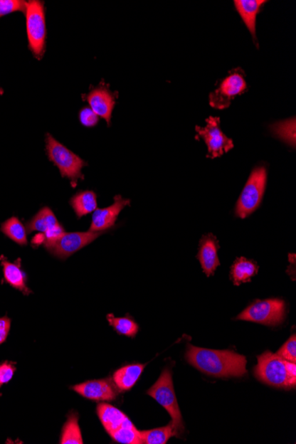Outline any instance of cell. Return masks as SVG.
I'll list each match as a JSON object with an SVG mask.
<instances>
[{
    "label": "cell",
    "instance_id": "obj_18",
    "mask_svg": "<svg viewBox=\"0 0 296 444\" xmlns=\"http://www.w3.org/2000/svg\"><path fill=\"white\" fill-rule=\"evenodd\" d=\"M266 2L263 1V0H236L233 2L241 19L246 24L248 30L250 31L256 46L258 45V41H256L255 34L256 16H258V14L261 11V7Z\"/></svg>",
    "mask_w": 296,
    "mask_h": 444
},
{
    "label": "cell",
    "instance_id": "obj_15",
    "mask_svg": "<svg viewBox=\"0 0 296 444\" xmlns=\"http://www.w3.org/2000/svg\"><path fill=\"white\" fill-rule=\"evenodd\" d=\"M219 248L218 240L212 233H208L201 238L199 244L197 258L201 263L204 273L208 277L214 275L216 268L220 265L218 255Z\"/></svg>",
    "mask_w": 296,
    "mask_h": 444
},
{
    "label": "cell",
    "instance_id": "obj_3",
    "mask_svg": "<svg viewBox=\"0 0 296 444\" xmlns=\"http://www.w3.org/2000/svg\"><path fill=\"white\" fill-rule=\"evenodd\" d=\"M46 153L49 160L53 162L63 178L70 180L72 186H77L79 179H84L82 169L88 165L78 154L60 143L49 133L46 137Z\"/></svg>",
    "mask_w": 296,
    "mask_h": 444
},
{
    "label": "cell",
    "instance_id": "obj_14",
    "mask_svg": "<svg viewBox=\"0 0 296 444\" xmlns=\"http://www.w3.org/2000/svg\"><path fill=\"white\" fill-rule=\"evenodd\" d=\"M131 201L129 199L122 198L120 194L114 197V204L110 207L97 208L93 212L91 226L89 231L92 232H102L110 231L115 226V221L122 209L130 205Z\"/></svg>",
    "mask_w": 296,
    "mask_h": 444
},
{
    "label": "cell",
    "instance_id": "obj_17",
    "mask_svg": "<svg viewBox=\"0 0 296 444\" xmlns=\"http://www.w3.org/2000/svg\"><path fill=\"white\" fill-rule=\"evenodd\" d=\"M3 266L4 278L6 283L16 290L23 292L24 295L31 294L30 288L27 287V276L21 269V259H17L16 262L11 263L5 256H0Z\"/></svg>",
    "mask_w": 296,
    "mask_h": 444
},
{
    "label": "cell",
    "instance_id": "obj_11",
    "mask_svg": "<svg viewBox=\"0 0 296 444\" xmlns=\"http://www.w3.org/2000/svg\"><path fill=\"white\" fill-rule=\"evenodd\" d=\"M206 124H207L206 127L196 126V130L198 134L196 138L201 137L208 147V158L215 159L222 157L223 154L233 149V142L223 134L220 127V118L208 117L206 120Z\"/></svg>",
    "mask_w": 296,
    "mask_h": 444
},
{
    "label": "cell",
    "instance_id": "obj_28",
    "mask_svg": "<svg viewBox=\"0 0 296 444\" xmlns=\"http://www.w3.org/2000/svg\"><path fill=\"white\" fill-rule=\"evenodd\" d=\"M277 355L284 360L290 361V362H296V337L292 335L290 340L285 344L278 352Z\"/></svg>",
    "mask_w": 296,
    "mask_h": 444
},
{
    "label": "cell",
    "instance_id": "obj_19",
    "mask_svg": "<svg viewBox=\"0 0 296 444\" xmlns=\"http://www.w3.org/2000/svg\"><path fill=\"white\" fill-rule=\"evenodd\" d=\"M258 263L253 260L245 258H237L231 268V280L236 287L240 286L243 283L250 282L251 278L258 274Z\"/></svg>",
    "mask_w": 296,
    "mask_h": 444
},
{
    "label": "cell",
    "instance_id": "obj_5",
    "mask_svg": "<svg viewBox=\"0 0 296 444\" xmlns=\"http://www.w3.org/2000/svg\"><path fill=\"white\" fill-rule=\"evenodd\" d=\"M147 395L153 397L160 403L171 417V424L174 427L176 435L182 434L185 430L184 427L181 411H180L178 400L175 395L174 385H173L171 371L166 368L161 376L153 385Z\"/></svg>",
    "mask_w": 296,
    "mask_h": 444
},
{
    "label": "cell",
    "instance_id": "obj_13",
    "mask_svg": "<svg viewBox=\"0 0 296 444\" xmlns=\"http://www.w3.org/2000/svg\"><path fill=\"white\" fill-rule=\"evenodd\" d=\"M83 98L88 101L92 111L99 117L103 118L110 126L112 112L115 105V95L114 92H110V85L101 82L98 88L92 89L91 92L83 96Z\"/></svg>",
    "mask_w": 296,
    "mask_h": 444
},
{
    "label": "cell",
    "instance_id": "obj_2",
    "mask_svg": "<svg viewBox=\"0 0 296 444\" xmlns=\"http://www.w3.org/2000/svg\"><path fill=\"white\" fill-rule=\"evenodd\" d=\"M97 413L108 435L115 442L124 444H142L140 432L126 415L111 404H99Z\"/></svg>",
    "mask_w": 296,
    "mask_h": 444
},
{
    "label": "cell",
    "instance_id": "obj_22",
    "mask_svg": "<svg viewBox=\"0 0 296 444\" xmlns=\"http://www.w3.org/2000/svg\"><path fill=\"white\" fill-rule=\"evenodd\" d=\"M0 231L20 246L28 245L26 227L16 216H12L4 222Z\"/></svg>",
    "mask_w": 296,
    "mask_h": 444
},
{
    "label": "cell",
    "instance_id": "obj_24",
    "mask_svg": "<svg viewBox=\"0 0 296 444\" xmlns=\"http://www.w3.org/2000/svg\"><path fill=\"white\" fill-rule=\"evenodd\" d=\"M61 444H82L83 438L80 428L78 425V414L72 413L68 416L65 423L63 436L60 440Z\"/></svg>",
    "mask_w": 296,
    "mask_h": 444
},
{
    "label": "cell",
    "instance_id": "obj_20",
    "mask_svg": "<svg viewBox=\"0 0 296 444\" xmlns=\"http://www.w3.org/2000/svg\"><path fill=\"white\" fill-rule=\"evenodd\" d=\"M145 364H130L122 367L114 374L113 380L117 387L122 391H127L138 381L142 374Z\"/></svg>",
    "mask_w": 296,
    "mask_h": 444
},
{
    "label": "cell",
    "instance_id": "obj_10",
    "mask_svg": "<svg viewBox=\"0 0 296 444\" xmlns=\"http://www.w3.org/2000/svg\"><path fill=\"white\" fill-rule=\"evenodd\" d=\"M248 90L244 78V71L238 68L230 73L214 92L209 95V104L216 110H226L238 95H243Z\"/></svg>",
    "mask_w": 296,
    "mask_h": 444
},
{
    "label": "cell",
    "instance_id": "obj_25",
    "mask_svg": "<svg viewBox=\"0 0 296 444\" xmlns=\"http://www.w3.org/2000/svg\"><path fill=\"white\" fill-rule=\"evenodd\" d=\"M110 326L115 328L118 334L128 337H134L139 332L138 324L129 316L125 317H115L114 314H108L107 316Z\"/></svg>",
    "mask_w": 296,
    "mask_h": 444
},
{
    "label": "cell",
    "instance_id": "obj_27",
    "mask_svg": "<svg viewBox=\"0 0 296 444\" xmlns=\"http://www.w3.org/2000/svg\"><path fill=\"white\" fill-rule=\"evenodd\" d=\"M27 1L21 0H0V18L14 12L26 11Z\"/></svg>",
    "mask_w": 296,
    "mask_h": 444
},
{
    "label": "cell",
    "instance_id": "obj_31",
    "mask_svg": "<svg viewBox=\"0 0 296 444\" xmlns=\"http://www.w3.org/2000/svg\"><path fill=\"white\" fill-rule=\"evenodd\" d=\"M11 320L9 317H0V345L5 342L9 337Z\"/></svg>",
    "mask_w": 296,
    "mask_h": 444
},
{
    "label": "cell",
    "instance_id": "obj_8",
    "mask_svg": "<svg viewBox=\"0 0 296 444\" xmlns=\"http://www.w3.org/2000/svg\"><path fill=\"white\" fill-rule=\"evenodd\" d=\"M286 317V303L281 299L255 300L236 319L249 321L265 326H277Z\"/></svg>",
    "mask_w": 296,
    "mask_h": 444
},
{
    "label": "cell",
    "instance_id": "obj_23",
    "mask_svg": "<svg viewBox=\"0 0 296 444\" xmlns=\"http://www.w3.org/2000/svg\"><path fill=\"white\" fill-rule=\"evenodd\" d=\"M139 432L142 444H165L169 438L176 435L174 427L171 423L166 427Z\"/></svg>",
    "mask_w": 296,
    "mask_h": 444
},
{
    "label": "cell",
    "instance_id": "obj_26",
    "mask_svg": "<svg viewBox=\"0 0 296 444\" xmlns=\"http://www.w3.org/2000/svg\"><path fill=\"white\" fill-rule=\"evenodd\" d=\"M270 130L278 139L287 142L288 145L295 147V118L275 122L270 125Z\"/></svg>",
    "mask_w": 296,
    "mask_h": 444
},
{
    "label": "cell",
    "instance_id": "obj_6",
    "mask_svg": "<svg viewBox=\"0 0 296 444\" xmlns=\"http://www.w3.org/2000/svg\"><path fill=\"white\" fill-rule=\"evenodd\" d=\"M26 28L28 49L41 60L44 57L46 41V25L44 2L39 0L27 1Z\"/></svg>",
    "mask_w": 296,
    "mask_h": 444
},
{
    "label": "cell",
    "instance_id": "obj_12",
    "mask_svg": "<svg viewBox=\"0 0 296 444\" xmlns=\"http://www.w3.org/2000/svg\"><path fill=\"white\" fill-rule=\"evenodd\" d=\"M26 230L28 233L35 232V231L41 232L44 236V243L56 239L65 233L64 227L58 221L56 215L49 207L42 208L26 223Z\"/></svg>",
    "mask_w": 296,
    "mask_h": 444
},
{
    "label": "cell",
    "instance_id": "obj_7",
    "mask_svg": "<svg viewBox=\"0 0 296 444\" xmlns=\"http://www.w3.org/2000/svg\"><path fill=\"white\" fill-rule=\"evenodd\" d=\"M267 171L265 166H259L253 169L243 193L237 201L236 216L246 218L254 213L261 205L265 192Z\"/></svg>",
    "mask_w": 296,
    "mask_h": 444
},
{
    "label": "cell",
    "instance_id": "obj_30",
    "mask_svg": "<svg viewBox=\"0 0 296 444\" xmlns=\"http://www.w3.org/2000/svg\"><path fill=\"white\" fill-rule=\"evenodd\" d=\"M16 370V366H14V364L6 362L0 364V388L12 380Z\"/></svg>",
    "mask_w": 296,
    "mask_h": 444
},
{
    "label": "cell",
    "instance_id": "obj_4",
    "mask_svg": "<svg viewBox=\"0 0 296 444\" xmlns=\"http://www.w3.org/2000/svg\"><path fill=\"white\" fill-rule=\"evenodd\" d=\"M258 359L255 376L260 381L275 388L285 389L295 388L296 379L292 378L288 374L287 360L270 352L262 354Z\"/></svg>",
    "mask_w": 296,
    "mask_h": 444
},
{
    "label": "cell",
    "instance_id": "obj_16",
    "mask_svg": "<svg viewBox=\"0 0 296 444\" xmlns=\"http://www.w3.org/2000/svg\"><path fill=\"white\" fill-rule=\"evenodd\" d=\"M74 391L85 398L93 401H113L117 393L108 380H96L84 382V384L74 386Z\"/></svg>",
    "mask_w": 296,
    "mask_h": 444
},
{
    "label": "cell",
    "instance_id": "obj_32",
    "mask_svg": "<svg viewBox=\"0 0 296 444\" xmlns=\"http://www.w3.org/2000/svg\"><path fill=\"white\" fill-rule=\"evenodd\" d=\"M4 91L1 88H0V96L3 95Z\"/></svg>",
    "mask_w": 296,
    "mask_h": 444
},
{
    "label": "cell",
    "instance_id": "obj_9",
    "mask_svg": "<svg viewBox=\"0 0 296 444\" xmlns=\"http://www.w3.org/2000/svg\"><path fill=\"white\" fill-rule=\"evenodd\" d=\"M107 232L108 231H102V232H92V231L79 233L65 232L56 239L45 241L43 245L48 249L50 254L57 258L65 260L83 248L88 246L97 238Z\"/></svg>",
    "mask_w": 296,
    "mask_h": 444
},
{
    "label": "cell",
    "instance_id": "obj_1",
    "mask_svg": "<svg viewBox=\"0 0 296 444\" xmlns=\"http://www.w3.org/2000/svg\"><path fill=\"white\" fill-rule=\"evenodd\" d=\"M187 362L205 374L218 378L241 377L247 374V359L233 350L187 346Z\"/></svg>",
    "mask_w": 296,
    "mask_h": 444
},
{
    "label": "cell",
    "instance_id": "obj_21",
    "mask_svg": "<svg viewBox=\"0 0 296 444\" xmlns=\"http://www.w3.org/2000/svg\"><path fill=\"white\" fill-rule=\"evenodd\" d=\"M70 204L78 219L97 209V194L93 191H80L71 197Z\"/></svg>",
    "mask_w": 296,
    "mask_h": 444
},
{
    "label": "cell",
    "instance_id": "obj_29",
    "mask_svg": "<svg viewBox=\"0 0 296 444\" xmlns=\"http://www.w3.org/2000/svg\"><path fill=\"white\" fill-rule=\"evenodd\" d=\"M79 120L85 127L91 128L95 127L98 124L99 117L92 111L91 107H84L79 113Z\"/></svg>",
    "mask_w": 296,
    "mask_h": 444
}]
</instances>
